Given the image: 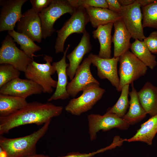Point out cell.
<instances>
[{
    "mask_svg": "<svg viewBox=\"0 0 157 157\" xmlns=\"http://www.w3.org/2000/svg\"><path fill=\"white\" fill-rule=\"evenodd\" d=\"M63 107L50 102L34 101L9 115L0 117V135L8 133L12 129L24 125L34 124L38 126L51 121L62 113Z\"/></svg>",
    "mask_w": 157,
    "mask_h": 157,
    "instance_id": "cell-1",
    "label": "cell"
},
{
    "mask_svg": "<svg viewBox=\"0 0 157 157\" xmlns=\"http://www.w3.org/2000/svg\"><path fill=\"white\" fill-rule=\"evenodd\" d=\"M51 121L37 131L24 137L9 138L0 135V149L5 152L6 157H24L36 154V144L46 133Z\"/></svg>",
    "mask_w": 157,
    "mask_h": 157,
    "instance_id": "cell-2",
    "label": "cell"
},
{
    "mask_svg": "<svg viewBox=\"0 0 157 157\" xmlns=\"http://www.w3.org/2000/svg\"><path fill=\"white\" fill-rule=\"evenodd\" d=\"M43 60L46 63H40L33 60L24 72V75L27 79L41 86L44 93L51 94L53 92V88H56L57 86V81L51 77L56 71L51 64L53 61L51 56L45 55Z\"/></svg>",
    "mask_w": 157,
    "mask_h": 157,
    "instance_id": "cell-3",
    "label": "cell"
},
{
    "mask_svg": "<svg viewBox=\"0 0 157 157\" xmlns=\"http://www.w3.org/2000/svg\"><path fill=\"white\" fill-rule=\"evenodd\" d=\"M75 8L71 17L60 29L56 31L57 37L54 46L56 54L64 52V44L67 38L74 33H83L86 31V25L90 22L85 9L81 7Z\"/></svg>",
    "mask_w": 157,
    "mask_h": 157,
    "instance_id": "cell-4",
    "label": "cell"
},
{
    "mask_svg": "<svg viewBox=\"0 0 157 157\" xmlns=\"http://www.w3.org/2000/svg\"><path fill=\"white\" fill-rule=\"evenodd\" d=\"M119 84L117 90L121 91L125 85L131 84L144 76L147 67L129 50L119 57Z\"/></svg>",
    "mask_w": 157,
    "mask_h": 157,
    "instance_id": "cell-5",
    "label": "cell"
},
{
    "mask_svg": "<svg viewBox=\"0 0 157 157\" xmlns=\"http://www.w3.org/2000/svg\"><path fill=\"white\" fill-rule=\"evenodd\" d=\"M99 85L95 83L88 85L83 90L81 95L70 100L65 107V110L73 115L79 116L90 110L105 92Z\"/></svg>",
    "mask_w": 157,
    "mask_h": 157,
    "instance_id": "cell-6",
    "label": "cell"
},
{
    "mask_svg": "<svg viewBox=\"0 0 157 157\" xmlns=\"http://www.w3.org/2000/svg\"><path fill=\"white\" fill-rule=\"evenodd\" d=\"M75 8L67 0H52L49 5L39 13L42 24V38L51 36L55 31L54 23L64 14L73 13Z\"/></svg>",
    "mask_w": 157,
    "mask_h": 157,
    "instance_id": "cell-7",
    "label": "cell"
},
{
    "mask_svg": "<svg viewBox=\"0 0 157 157\" xmlns=\"http://www.w3.org/2000/svg\"><path fill=\"white\" fill-rule=\"evenodd\" d=\"M9 35L2 41L0 49V64H10L20 72H24L33 60L19 49Z\"/></svg>",
    "mask_w": 157,
    "mask_h": 157,
    "instance_id": "cell-8",
    "label": "cell"
},
{
    "mask_svg": "<svg viewBox=\"0 0 157 157\" xmlns=\"http://www.w3.org/2000/svg\"><path fill=\"white\" fill-rule=\"evenodd\" d=\"M90 140L92 141L96 138L97 133L100 131H106L116 128L126 130L130 125L122 118L111 113H105L103 115L91 114L87 117Z\"/></svg>",
    "mask_w": 157,
    "mask_h": 157,
    "instance_id": "cell-9",
    "label": "cell"
},
{
    "mask_svg": "<svg viewBox=\"0 0 157 157\" xmlns=\"http://www.w3.org/2000/svg\"><path fill=\"white\" fill-rule=\"evenodd\" d=\"M141 7L135 1L131 5L122 6L119 14L132 38L143 41L146 37L143 32Z\"/></svg>",
    "mask_w": 157,
    "mask_h": 157,
    "instance_id": "cell-10",
    "label": "cell"
},
{
    "mask_svg": "<svg viewBox=\"0 0 157 157\" xmlns=\"http://www.w3.org/2000/svg\"><path fill=\"white\" fill-rule=\"evenodd\" d=\"M88 58L91 64L97 68L98 76L101 79L108 80L117 90L120 82L117 69L119 57L103 58L91 53Z\"/></svg>",
    "mask_w": 157,
    "mask_h": 157,
    "instance_id": "cell-11",
    "label": "cell"
},
{
    "mask_svg": "<svg viewBox=\"0 0 157 157\" xmlns=\"http://www.w3.org/2000/svg\"><path fill=\"white\" fill-rule=\"evenodd\" d=\"M26 0H1L0 31L14 30L16 24L22 16V7Z\"/></svg>",
    "mask_w": 157,
    "mask_h": 157,
    "instance_id": "cell-12",
    "label": "cell"
},
{
    "mask_svg": "<svg viewBox=\"0 0 157 157\" xmlns=\"http://www.w3.org/2000/svg\"><path fill=\"white\" fill-rule=\"evenodd\" d=\"M17 32L27 36L34 41L40 43L42 38L41 19L39 13L31 8L22 14L17 22Z\"/></svg>",
    "mask_w": 157,
    "mask_h": 157,
    "instance_id": "cell-13",
    "label": "cell"
},
{
    "mask_svg": "<svg viewBox=\"0 0 157 157\" xmlns=\"http://www.w3.org/2000/svg\"><path fill=\"white\" fill-rule=\"evenodd\" d=\"M43 89L39 85L29 79L15 78L7 83L0 89V94L25 99L33 94H39Z\"/></svg>",
    "mask_w": 157,
    "mask_h": 157,
    "instance_id": "cell-14",
    "label": "cell"
},
{
    "mask_svg": "<svg viewBox=\"0 0 157 157\" xmlns=\"http://www.w3.org/2000/svg\"><path fill=\"white\" fill-rule=\"evenodd\" d=\"M91 64V62L87 57L84 59L77 68L74 78L68 83L67 86V90L70 96L75 97L90 84H100L92 74L90 68Z\"/></svg>",
    "mask_w": 157,
    "mask_h": 157,
    "instance_id": "cell-15",
    "label": "cell"
},
{
    "mask_svg": "<svg viewBox=\"0 0 157 157\" xmlns=\"http://www.w3.org/2000/svg\"><path fill=\"white\" fill-rule=\"evenodd\" d=\"M92 49L90 35L86 30L83 33L78 44L71 53L66 56L69 62L67 73L71 80L74 78L84 56L90 52Z\"/></svg>",
    "mask_w": 157,
    "mask_h": 157,
    "instance_id": "cell-16",
    "label": "cell"
},
{
    "mask_svg": "<svg viewBox=\"0 0 157 157\" xmlns=\"http://www.w3.org/2000/svg\"><path fill=\"white\" fill-rule=\"evenodd\" d=\"M70 46L69 44L67 45L63 52V57L59 61L52 63L57 74L58 80L56 90L48 99L49 102L58 99L65 100L70 97L67 90V86L68 83L67 69L69 66V64L67 63L66 62L67 53Z\"/></svg>",
    "mask_w": 157,
    "mask_h": 157,
    "instance_id": "cell-17",
    "label": "cell"
},
{
    "mask_svg": "<svg viewBox=\"0 0 157 157\" xmlns=\"http://www.w3.org/2000/svg\"><path fill=\"white\" fill-rule=\"evenodd\" d=\"M114 32L112 41L114 44V56L119 57L130 48L131 36L121 18L114 22Z\"/></svg>",
    "mask_w": 157,
    "mask_h": 157,
    "instance_id": "cell-18",
    "label": "cell"
},
{
    "mask_svg": "<svg viewBox=\"0 0 157 157\" xmlns=\"http://www.w3.org/2000/svg\"><path fill=\"white\" fill-rule=\"evenodd\" d=\"M114 22H111L98 26L93 31L92 37L98 39L100 44L98 56L101 58H110L111 57V45L112 42L111 31Z\"/></svg>",
    "mask_w": 157,
    "mask_h": 157,
    "instance_id": "cell-19",
    "label": "cell"
},
{
    "mask_svg": "<svg viewBox=\"0 0 157 157\" xmlns=\"http://www.w3.org/2000/svg\"><path fill=\"white\" fill-rule=\"evenodd\" d=\"M142 107L151 117L157 115V87L147 81L138 92Z\"/></svg>",
    "mask_w": 157,
    "mask_h": 157,
    "instance_id": "cell-20",
    "label": "cell"
},
{
    "mask_svg": "<svg viewBox=\"0 0 157 157\" xmlns=\"http://www.w3.org/2000/svg\"><path fill=\"white\" fill-rule=\"evenodd\" d=\"M129 94L130 97L129 109L122 118L130 125H133L145 118L147 113L140 104L133 83Z\"/></svg>",
    "mask_w": 157,
    "mask_h": 157,
    "instance_id": "cell-21",
    "label": "cell"
},
{
    "mask_svg": "<svg viewBox=\"0 0 157 157\" xmlns=\"http://www.w3.org/2000/svg\"><path fill=\"white\" fill-rule=\"evenodd\" d=\"M92 26L97 28L101 25L114 22L121 18L119 14L108 8L91 7L85 9Z\"/></svg>",
    "mask_w": 157,
    "mask_h": 157,
    "instance_id": "cell-22",
    "label": "cell"
},
{
    "mask_svg": "<svg viewBox=\"0 0 157 157\" xmlns=\"http://www.w3.org/2000/svg\"><path fill=\"white\" fill-rule=\"evenodd\" d=\"M157 133V115L151 117L141 124L140 128L132 137L126 140L129 142L140 141L149 145L152 144L153 140Z\"/></svg>",
    "mask_w": 157,
    "mask_h": 157,
    "instance_id": "cell-23",
    "label": "cell"
},
{
    "mask_svg": "<svg viewBox=\"0 0 157 157\" xmlns=\"http://www.w3.org/2000/svg\"><path fill=\"white\" fill-rule=\"evenodd\" d=\"M28 103L25 98L0 94V117L13 114L26 106Z\"/></svg>",
    "mask_w": 157,
    "mask_h": 157,
    "instance_id": "cell-24",
    "label": "cell"
},
{
    "mask_svg": "<svg viewBox=\"0 0 157 157\" xmlns=\"http://www.w3.org/2000/svg\"><path fill=\"white\" fill-rule=\"evenodd\" d=\"M130 48L131 52L151 69L157 65L156 56L152 54L143 41L135 40L131 44Z\"/></svg>",
    "mask_w": 157,
    "mask_h": 157,
    "instance_id": "cell-25",
    "label": "cell"
},
{
    "mask_svg": "<svg viewBox=\"0 0 157 157\" xmlns=\"http://www.w3.org/2000/svg\"><path fill=\"white\" fill-rule=\"evenodd\" d=\"M8 33L13 38L14 42L20 46V49L30 58L33 59L34 53L41 49V48L26 35L14 30L8 31Z\"/></svg>",
    "mask_w": 157,
    "mask_h": 157,
    "instance_id": "cell-26",
    "label": "cell"
},
{
    "mask_svg": "<svg viewBox=\"0 0 157 157\" xmlns=\"http://www.w3.org/2000/svg\"><path fill=\"white\" fill-rule=\"evenodd\" d=\"M129 88V84L125 85L123 87L118 100L113 106L107 109L106 113L114 114L121 118L124 116L129 106L128 99Z\"/></svg>",
    "mask_w": 157,
    "mask_h": 157,
    "instance_id": "cell-27",
    "label": "cell"
},
{
    "mask_svg": "<svg viewBox=\"0 0 157 157\" xmlns=\"http://www.w3.org/2000/svg\"><path fill=\"white\" fill-rule=\"evenodd\" d=\"M142 7L143 28L147 27L157 29V0Z\"/></svg>",
    "mask_w": 157,
    "mask_h": 157,
    "instance_id": "cell-28",
    "label": "cell"
},
{
    "mask_svg": "<svg viewBox=\"0 0 157 157\" xmlns=\"http://www.w3.org/2000/svg\"><path fill=\"white\" fill-rule=\"evenodd\" d=\"M20 72L10 64H0V88L11 81L19 77Z\"/></svg>",
    "mask_w": 157,
    "mask_h": 157,
    "instance_id": "cell-29",
    "label": "cell"
},
{
    "mask_svg": "<svg viewBox=\"0 0 157 157\" xmlns=\"http://www.w3.org/2000/svg\"><path fill=\"white\" fill-rule=\"evenodd\" d=\"M74 8L82 7L85 9L91 7H99L108 8L106 0H67Z\"/></svg>",
    "mask_w": 157,
    "mask_h": 157,
    "instance_id": "cell-30",
    "label": "cell"
},
{
    "mask_svg": "<svg viewBox=\"0 0 157 157\" xmlns=\"http://www.w3.org/2000/svg\"><path fill=\"white\" fill-rule=\"evenodd\" d=\"M143 41L151 53H157V31L152 32Z\"/></svg>",
    "mask_w": 157,
    "mask_h": 157,
    "instance_id": "cell-31",
    "label": "cell"
},
{
    "mask_svg": "<svg viewBox=\"0 0 157 157\" xmlns=\"http://www.w3.org/2000/svg\"><path fill=\"white\" fill-rule=\"evenodd\" d=\"M52 0H30L32 7L37 13H40L47 7Z\"/></svg>",
    "mask_w": 157,
    "mask_h": 157,
    "instance_id": "cell-32",
    "label": "cell"
},
{
    "mask_svg": "<svg viewBox=\"0 0 157 157\" xmlns=\"http://www.w3.org/2000/svg\"><path fill=\"white\" fill-rule=\"evenodd\" d=\"M106 151V148L98 149L96 151L91 153H81L78 152H73L68 153L65 156L57 157H92L95 155ZM44 157H50L48 156H45Z\"/></svg>",
    "mask_w": 157,
    "mask_h": 157,
    "instance_id": "cell-33",
    "label": "cell"
},
{
    "mask_svg": "<svg viewBox=\"0 0 157 157\" xmlns=\"http://www.w3.org/2000/svg\"><path fill=\"white\" fill-rule=\"evenodd\" d=\"M106 1L108 9L113 12L119 14L122 6L119 3L118 0H106Z\"/></svg>",
    "mask_w": 157,
    "mask_h": 157,
    "instance_id": "cell-34",
    "label": "cell"
},
{
    "mask_svg": "<svg viewBox=\"0 0 157 157\" xmlns=\"http://www.w3.org/2000/svg\"><path fill=\"white\" fill-rule=\"evenodd\" d=\"M155 0H135L136 2L139 3L141 7L146 6L155 1Z\"/></svg>",
    "mask_w": 157,
    "mask_h": 157,
    "instance_id": "cell-35",
    "label": "cell"
},
{
    "mask_svg": "<svg viewBox=\"0 0 157 157\" xmlns=\"http://www.w3.org/2000/svg\"><path fill=\"white\" fill-rule=\"evenodd\" d=\"M118 1L122 6H126L133 3L135 0H118Z\"/></svg>",
    "mask_w": 157,
    "mask_h": 157,
    "instance_id": "cell-36",
    "label": "cell"
},
{
    "mask_svg": "<svg viewBox=\"0 0 157 157\" xmlns=\"http://www.w3.org/2000/svg\"><path fill=\"white\" fill-rule=\"evenodd\" d=\"M45 155L41 154H36L34 155L28 156L24 157H44Z\"/></svg>",
    "mask_w": 157,
    "mask_h": 157,
    "instance_id": "cell-37",
    "label": "cell"
}]
</instances>
